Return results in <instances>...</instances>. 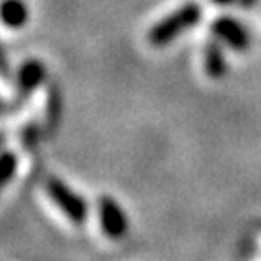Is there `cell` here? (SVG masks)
Listing matches in <instances>:
<instances>
[{"label":"cell","mask_w":261,"mask_h":261,"mask_svg":"<svg viewBox=\"0 0 261 261\" xmlns=\"http://www.w3.org/2000/svg\"><path fill=\"white\" fill-rule=\"evenodd\" d=\"M0 19L6 28H21L28 21V6L21 0H2L0 2Z\"/></svg>","instance_id":"5"},{"label":"cell","mask_w":261,"mask_h":261,"mask_svg":"<svg viewBox=\"0 0 261 261\" xmlns=\"http://www.w3.org/2000/svg\"><path fill=\"white\" fill-rule=\"evenodd\" d=\"M45 77V68L39 62H28V64L21 68V75H19V82L25 89H35Z\"/></svg>","instance_id":"7"},{"label":"cell","mask_w":261,"mask_h":261,"mask_svg":"<svg viewBox=\"0 0 261 261\" xmlns=\"http://www.w3.org/2000/svg\"><path fill=\"white\" fill-rule=\"evenodd\" d=\"M47 192L48 197L58 205V209L74 224L84 223L87 219V203L75 194L74 190L66 186L64 182H60L58 178H50L47 182Z\"/></svg>","instance_id":"2"},{"label":"cell","mask_w":261,"mask_h":261,"mask_svg":"<svg viewBox=\"0 0 261 261\" xmlns=\"http://www.w3.org/2000/svg\"><path fill=\"white\" fill-rule=\"evenodd\" d=\"M199 18H201V6L197 2H188L151 28L149 35H147L149 43L153 47H165L180 33L196 25Z\"/></svg>","instance_id":"1"},{"label":"cell","mask_w":261,"mask_h":261,"mask_svg":"<svg viewBox=\"0 0 261 261\" xmlns=\"http://www.w3.org/2000/svg\"><path fill=\"white\" fill-rule=\"evenodd\" d=\"M213 33L217 37L230 45L236 50H246L250 47V35L242 28V23L234 21L232 18H219L213 23Z\"/></svg>","instance_id":"4"},{"label":"cell","mask_w":261,"mask_h":261,"mask_svg":"<svg viewBox=\"0 0 261 261\" xmlns=\"http://www.w3.org/2000/svg\"><path fill=\"white\" fill-rule=\"evenodd\" d=\"M0 95H2V97H6V95H8V85H4L2 80H0Z\"/></svg>","instance_id":"10"},{"label":"cell","mask_w":261,"mask_h":261,"mask_svg":"<svg viewBox=\"0 0 261 261\" xmlns=\"http://www.w3.org/2000/svg\"><path fill=\"white\" fill-rule=\"evenodd\" d=\"M203 64H205V72L209 77L219 80L226 74V60H224L223 48L217 43H209L205 47V56H203Z\"/></svg>","instance_id":"6"},{"label":"cell","mask_w":261,"mask_h":261,"mask_svg":"<svg viewBox=\"0 0 261 261\" xmlns=\"http://www.w3.org/2000/svg\"><path fill=\"white\" fill-rule=\"evenodd\" d=\"M99 219H101L103 232L109 238H112V240L122 238L126 234V230H128L126 215L122 213L120 205L109 196H103L99 199Z\"/></svg>","instance_id":"3"},{"label":"cell","mask_w":261,"mask_h":261,"mask_svg":"<svg viewBox=\"0 0 261 261\" xmlns=\"http://www.w3.org/2000/svg\"><path fill=\"white\" fill-rule=\"evenodd\" d=\"M14 170H16V157L10 155V153L2 155V157H0V188L4 186L10 178H12Z\"/></svg>","instance_id":"8"},{"label":"cell","mask_w":261,"mask_h":261,"mask_svg":"<svg viewBox=\"0 0 261 261\" xmlns=\"http://www.w3.org/2000/svg\"><path fill=\"white\" fill-rule=\"evenodd\" d=\"M215 4H230V2H236V0H213ZM242 2H246V4H252V2H255V0H242Z\"/></svg>","instance_id":"9"}]
</instances>
